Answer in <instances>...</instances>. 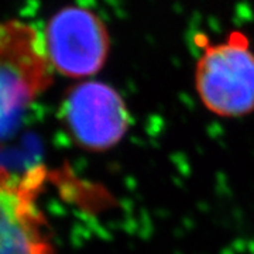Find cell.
<instances>
[{
    "label": "cell",
    "instance_id": "5b68a950",
    "mask_svg": "<svg viewBox=\"0 0 254 254\" xmlns=\"http://www.w3.org/2000/svg\"><path fill=\"white\" fill-rule=\"evenodd\" d=\"M61 113L76 144L93 151L119 144L130 127V113L123 98L115 88L99 81L73 86L64 99Z\"/></svg>",
    "mask_w": 254,
    "mask_h": 254
},
{
    "label": "cell",
    "instance_id": "3957f363",
    "mask_svg": "<svg viewBox=\"0 0 254 254\" xmlns=\"http://www.w3.org/2000/svg\"><path fill=\"white\" fill-rule=\"evenodd\" d=\"M43 40L53 69L68 78L96 75L109 55L110 37L103 20L79 6H68L53 14Z\"/></svg>",
    "mask_w": 254,
    "mask_h": 254
},
{
    "label": "cell",
    "instance_id": "6da1fadb",
    "mask_svg": "<svg viewBox=\"0 0 254 254\" xmlns=\"http://www.w3.org/2000/svg\"><path fill=\"white\" fill-rule=\"evenodd\" d=\"M43 33L21 20L0 21V134L53 83Z\"/></svg>",
    "mask_w": 254,
    "mask_h": 254
},
{
    "label": "cell",
    "instance_id": "7a4b0ae2",
    "mask_svg": "<svg viewBox=\"0 0 254 254\" xmlns=\"http://www.w3.org/2000/svg\"><path fill=\"white\" fill-rule=\"evenodd\" d=\"M195 89L202 105L220 118L254 112V51L245 33L232 31L202 48L195 66Z\"/></svg>",
    "mask_w": 254,
    "mask_h": 254
},
{
    "label": "cell",
    "instance_id": "277c9868",
    "mask_svg": "<svg viewBox=\"0 0 254 254\" xmlns=\"http://www.w3.org/2000/svg\"><path fill=\"white\" fill-rule=\"evenodd\" d=\"M43 167L24 174L0 170V254H54L48 225L37 205Z\"/></svg>",
    "mask_w": 254,
    "mask_h": 254
}]
</instances>
